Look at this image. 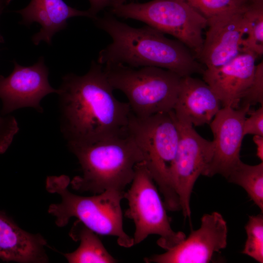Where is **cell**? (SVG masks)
I'll list each match as a JSON object with an SVG mask.
<instances>
[{"label":"cell","instance_id":"cell-7","mask_svg":"<svg viewBox=\"0 0 263 263\" xmlns=\"http://www.w3.org/2000/svg\"><path fill=\"white\" fill-rule=\"evenodd\" d=\"M114 16L145 23L172 36L186 45L198 60L207 20L182 0H152L145 3H123L111 7Z\"/></svg>","mask_w":263,"mask_h":263},{"label":"cell","instance_id":"cell-2","mask_svg":"<svg viewBox=\"0 0 263 263\" xmlns=\"http://www.w3.org/2000/svg\"><path fill=\"white\" fill-rule=\"evenodd\" d=\"M93 20L112 39L99 54L97 62L102 65L154 66L169 70L181 77L202 74L206 69L183 43L167 38L150 26L134 28L120 21L112 13Z\"/></svg>","mask_w":263,"mask_h":263},{"label":"cell","instance_id":"cell-15","mask_svg":"<svg viewBox=\"0 0 263 263\" xmlns=\"http://www.w3.org/2000/svg\"><path fill=\"white\" fill-rule=\"evenodd\" d=\"M222 108L219 98L203 80L181 77L173 109L177 121L195 126L209 124Z\"/></svg>","mask_w":263,"mask_h":263},{"label":"cell","instance_id":"cell-3","mask_svg":"<svg viewBox=\"0 0 263 263\" xmlns=\"http://www.w3.org/2000/svg\"><path fill=\"white\" fill-rule=\"evenodd\" d=\"M67 145L77 158L82 173L74 177L70 184L80 192H124L133 179L135 166L145 160L128 132L126 135L92 144Z\"/></svg>","mask_w":263,"mask_h":263},{"label":"cell","instance_id":"cell-19","mask_svg":"<svg viewBox=\"0 0 263 263\" xmlns=\"http://www.w3.org/2000/svg\"><path fill=\"white\" fill-rule=\"evenodd\" d=\"M244 18L242 53L251 54L257 58L263 54V0H252Z\"/></svg>","mask_w":263,"mask_h":263},{"label":"cell","instance_id":"cell-16","mask_svg":"<svg viewBox=\"0 0 263 263\" xmlns=\"http://www.w3.org/2000/svg\"><path fill=\"white\" fill-rule=\"evenodd\" d=\"M47 241L40 234L21 228L0 211V259L5 262L44 263L49 262Z\"/></svg>","mask_w":263,"mask_h":263},{"label":"cell","instance_id":"cell-26","mask_svg":"<svg viewBox=\"0 0 263 263\" xmlns=\"http://www.w3.org/2000/svg\"><path fill=\"white\" fill-rule=\"evenodd\" d=\"M90 7L88 10L94 17H97V14L107 7L112 6L113 0H89Z\"/></svg>","mask_w":263,"mask_h":263},{"label":"cell","instance_id":"cell-24","mask_svg":"<svg viewBox=\"0 0 263 263\" xmlns=\"http://www.w3.org/2000/svg\"><path fill=\"white\" fill-rule=\"evenodd\" d=\"M19 130L15 117L0 113V154L4 153L9 148Z\"/></svg>","mask_w":263,"mask_h":263},{"label":"cell","instance_id":"cell-20","mask_svg":"<svg viewBox=\"0 0 263 263\" xmlns=\"http://www.w3.org/2000/svg\"><path fill=\"white\" fill-rule=\"evenodd\" d=\"M243 188L249 197L263 211V163L249 165L240 160L226 178Z\"/></svg>","mask_w":263,"mask_h":263},{"label":"cell","instance_id":"cell-14","mask_svg":"<svg viewBox=\"0 0 263 263\" xmlns=\"http://www.w3.org/2000/svg\"><path fill=\"white\" fill-rule=\"evenodd\" d=\"M257 58L243 53L221 66L206 68L203 80L219 98L222 107L239 108L240 100L253 79Z\"/></svg>","mask_w":263,"mask_h":263},{"label":"cell","instance_id":"cell-25","mask_svg":"<svg viewBox=\"0 0 263 263\" xmlns=\"http://www.w3.org/2000/svg\"><path fill=\"white\" fill-rule=\"evenodd\" d=\"M250 116L245 117L243 124V135L253 134L263 136V107L248 112Z\"/></svg>","mask_w":263,"mask_h":263},{"label":"cell","instance_id":"cell-13","mask_svg":"<svg viewBox=\"0 0 263 263\" xmlns=\"http://www.w3.org/2000/svg\"><path fill=\"white\" fill-rule=\"evenodd\" d=\"M248 4L207 20L208 28L198 59L206 68L224 65L242 53L244 14Z\"/></svg>","mask_w":263,"mask_h":263},{"label":"cell","instance_id":"cell-17","mask_svg":"<svg viewBox=\"0 0 263 263\" xmlns=\"http://www.w3.org/2000/svg\"><path fill=\"white\" fill-rule=\"evenodd\" d=\"M16 12L22 16L21 24L28 26L36 22L40 25V31L32 37L35 45L42 41L51 44L53 36L65 29L71 18L84 16L94 19L88 10L73 8L63 0H31L26 7Z\"/></svg>","mask_w":263,"mask_h":263},{"label":"cell","instance_id":"cell-21","mask_svg":"<svg viewBox=\"0 0 263 263\" xmlns=\"http://www.w3.org/2000/svg\"><path fill=\"white\" fill-rule=\"evenodd\" d=\"M207 20L247 6L252 0H182Z\"/></svg>","mask_w":263,"mask_h":263},{"label":"cell","instance_id":"cell-18","mask_svg":"<svg viewBox=\"0 0 263 263\" xmlns=\"http://www.w3.org/2000/svg\"><path fill=\"white\" fill-rule=\"evenodd\" d=\"M69 236L79 241L78 248L63 255L69 263H114L117 261L107 251L97 234L77 220L74 223Z\"/></svg>","mask_w":263,"mask_h":263},{"label":"cell","instance_id":"cell-5","mask_svg":"<svg viewBox=\"0 0 263 263\" xmlns=\"http://www.w3.org/2000/svg\"><path fill=\"white\" fill-rule=\"evenodd\" d=\"M127 132L144 156V163L163 196L166 209L181 210L173 183L179 132L173 110L139 118L130 116Z\"/></svg>","mask_w":263,"mask_h":263},{"label":"cell","instance_id":"cell-6","mask_svg":"<svg viewBox=\"0 0 263 263\" xmlns=\"http://www.w3.org/2000/svg\"><path fill=\"white\" fill-rule=\"evenodd\" d=\"M103 67L110 84L126 95L135 116L144 118L173 110L181 79L176 73L154 66L111 64Z\"/></svg>","mask_w":263,"mask_h":263},{"label":"cell","instance_id":"cell-12","mask_svg":"<svg viewBox=\"0 0 263 263\" xmlns=\"http://www.w3.org/2000/svg\"><path fill=\"white\" fill-rule=\"evenodd\" d=\"M250 108L223 107L215 115L209 123L213 135V153L203 175L212 177L220 174L226 178L241 160L243 124Z\"/></svg>","mask_w":263,"mask_h":263},{"label":"cell","instance_id":"cell-4","mask_svg":"<svg viewBox=\"0 0 263 263\" xmlns=\"http://www.w3.org/2000/svg\"><path fill=\"white\" fill-rule=\"evenodd\" d=\"M70 178L66 175L49 176L46 180L48 192L58 194L61 201L51 204L48 213L54 217L58 227L66 226L72 217H75L97 234L117 238L119 245L129 248L133 246V237L123 227L121 206L124 192L107 190L91 196H82L68 189Z\"/></svg>","mask_w":263,"mask_h":263},{"label":"cell","instance_id":"cell-28","mask_svg":"<svg viewBox=\"0 0 263 263\" xmlns=\"http://www.w3.org/2000/svg\"><path fill=\"white\" fill-rule=\"evenodd\" d=\"M12 0H0V15L4 9L7 6ZM3 41L2 37L0 35V42Z\"/></svg>","mask_w":263,"mask_h":263},{"label":"cell","instance_id":"cell-27","mask_svg":"<svg viewBox=\"0 0 263 263\" xmlns=\"http://www.w3.org/2000/svg\"><path fill=\"white\" fill-rule=\"evenodd\" d=\"M253 141L257 146V155L260 160H263V136L255 135Z\"/></svg>","mask_w":263,"mask_h":263},{"label":"cell","instance_id":"cell-9","mask_svg":"<svg viewBox=\"0 0 263 263\" xmlns=\"http://www.w3.org/2000/svg\"><path fill=\"white\" fill-rule=\"evenodd\" d=\"M176 120L179 138L173 167V183L183 216L190 218L192 189L198 178L203 175L209 165L214 145L212 141L199 134L192 125Z\"/></svg>","mask_w":263,"mask_h":263},{"label":"cell","instance_id":"cell-22","mask_svg":"<svg viewBox=\"0 0 263 263\" xmlns=\"http://www.w3.org/2000/svg\"><path fill=\"white\" fill-rule=\"evenodd\" d=\"M247 234L242 253L260 263H263V215L249 216L245 226Z\"/></svg>","mask_w":263,"mask_h":263},{"label":"cell","instance_id":"cell-8","mask_svg":"<svg viewBox=\"0 0 263 263\" xmlns=\"http://www.w3.org/2000/svg\"><path fill=\"white\" fill-rule=\"evenodd\" d=\"M131 184L124 194L129 206L125 216L134 224V244L155 234L159 236L157 244L168 250L184 240L186 236L184 232L171 228L164 203L144 162L135 166Z\"/></svg>","mask_w":263,"mask_h":263},{"label":"cell","instance_id":"cell-29","mask_svg":"<svg viewBox=\"0 0 263 263\" xmlns=\"http://www.w3.org/2000/svg\"><path fill=\"white\" fill-rule=\"evenodd\" d=\"M127 0H113V3L111 7L121 4L124 3V2Z\"/></svg>","mask_w":263,"mask_h":263},{"label":"cell","instance_id":"cell-1","mask_svg":"<svg viewBox=\"0 0 263 263\" xmlns=\"http://www.w3.org/2000/svg\"><path fill=\"white\" fill-rule=\"evenodd\" d=\"M58 89L61 132L67 144H88L127 134L132 112L117 99L103 70L92 61L84 75L66 74Z\"/></svg>","mask_w":263,"mask_h":263},{"label":"cell","instance_id":"cell-10","mask_svg":"<svg viewBox=\"0 0 263 263\" xmlns=\"http://www.w3.org/2000/svg\"><path fill=\"white\" fill-rule=\"evenodd\" d=\"M200 227L164 253L144 258L146 263H207L227 245V226L218 212L204 214Z\"/></svg>","mask_w":263,"mask_h":263},{"label":"cell","instance_id":"cell-23","mask_svg":"<svg viewBox=\"0 0 263 263\" xmlns=\"http://www.w3.org/2000/svg\"><path fill=\"white\" fill-rule=\"evenodd\" d=\"M263 106V62L256 65L255 74L252 83L240 100L239 107L257 104Z\"/></svg>","mask_w":263,"mask_h":263},{"label":"cell","instance_id":"cell-11","mask_svg":"<svg viewBox=\"0 0 263 263\" xmlns=\"http://www.w3.org/2000/svg\"><path fill=\"white\" fill-rule=\"evenodd\" d=\"M48 69L43 57L30 66H22L14 61L12 72L7 77L0 75L1 113L8 114L20 108L30 107L39 113L42 98L48 94L58 93L48 80Z\"/></svg>","mask_w":263,"mask_h":263}]
</instances>
